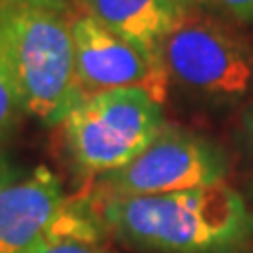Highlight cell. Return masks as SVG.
Here are the masks:
<instances>
[{"mask_svg": "<svg viewBox=\"0 0 253 253\" xmlns=\"http://www.w3.org/2000/svg\"><path fill=\"white\" fill-rule=\"evenodd\" d=\"M97 219L126 245L152 253H239L253 213L224 181L152 196L97 199Z\"/></svg>", "mask_w": 253, "mask_h": 253, "instance_id": "6da1fadb", "label": "cell"}, {"mask_svg": "<svg viewBox=\"0 0 253 253\" xmlns=\"http://www.w3.org/2000/svg\"><path fill=\"white\" fill-rule=\"evenodd\" d=\"M72 15L57 6L0 0V34L21 110L59 125L78 101Z\"/></svg>", "mask_w": 253, "mask_h": 253, "instance_id": "7a4b0ae2", "label": "cell"}, {"mask_svg": "<svg viewBox=\"0 0 253 253\" xmlns=\"http://www.w3.org/2000/svg\"><path fill=\"white\" fill-rule=\"evenodd\" d=\"M59 125L70 161L95 177L126 167L167 126L163 104L139 89L81 99Z\"/></svg>", "mask_w": 253, "mask_h": 253, "instance_id": "3957f363", "label": "cell"}, {"mask_svg": "<svg viewBox=\"0 0 253 253\" xmlns=\"http://www.w3.org/2000/svg\"><path fill=\"white\" fill-rule=\"evenodd\" d=\"M158 53L169 81L188 91L234 99L253 84V51L192 6L175 21Z\"/></svg>", "mask_w": 253, "mask_h": 253, "instance_id": "277c9868", "label": "cell"}, {"mask_svg": "<svg viewBox=\"0 0 253 253\" xmlns=\"http://www.w3.org/2000/svg\"><path fill=\"white\" fill-rule=\"evenodd\" d=\"M228 163L224 152L196 133L179 126L165 131L126 167L97 181V199L152 196L201 188L224 181Z\"/></svg>", "mask_w": 253, "mask_h": 253, "instance_id": "5b68a950", "label": "cell"}, {"mask_svg": "<svg viewBox=\"0 0 253 253\" xmlns=\"http://www.w3.org/2000/svg\"><path fill=\"white\" fill-rule=\"evenodd\" d=\"M70 26L78 99L106 91L139 89L165 104L171 81L161 55L125 41L84 13L72 15Z\"/></svg>", "mask_w": 253, "mask_h": 253, "instance_id": "8992f818", "label": "cell"}, {"mask_svg": "<svg viewBox=\"0 0 253 253\" xmlns=\"http://www.w3.org/2000/svg\"><path fill=\"white\" fill-rule=\"evenodd\" d=\"M57 234L97 239V221L68 201L57 175L41 167L0 186V253H26Z\"/></svg>", "mask_w": 253, "mask_h": 253, "instance_id": "52a82bcc", "label": "cell"}, {"mask_svg": "<svg viewBox=\"0 0 253 253\" xmlns=\"http://www.w3.org/2000/svg\"><path fill=\"white\" fill-rule=\"evenodd\" d=\"M76 4L104 28L150 53H158L165 36L190 9V0H76Z\"/></svg>", "mask_w": 253, "mask_h": 253, "instance_id": "ba28073f", "label": "cell"}, {"mask_svg": "<svg viewBox=\"0 0 253 253\" xmlns=\"http://www.w3.org/2000/svg\"><path fill=\"white\" fill-rule=\"evenodd\" d=\"M21 112L23 110H21L19 93H17V86H15L13 74H11L2 34H0V135H4L11 129Z\"/></svg>", "mask_w": 253, "mask_h": 253, "instance_id": "9c48e42d", "label": "cell"}, {"mask_svg": "<svg viewBox=\"0 0 253 253\" xmlns=\"http://www.w3.org/2000/svg\"><path fill=\"white\" fill-rule=\"evenodd\" d=\"M26 253H108V251L101 249L91 239H83V236H74V234H57L38 243L36 247H32Z\"/></svg>", "mask_w": 253, "mask_h": 253, "instance_id": "30bf717a", "label": "cell"}, {"mask_svg": "<svg viewBox=\"0 0 253 253\" xmlns=\"http://www.w3.org/2000/svg\"><path fill=\"white\" fill-rule=\"evenodd\" d=\"M213 2L236 19L253 21V0H213Z\"/></svg>", "mask_w": 253, "mask_h": 253, "instance_id": "8fae6325", "label": "cell"}, {"mask_svg": "<svg viewBox=\"0 0 253 253\" xmlns=\"http://www.w3.org/2000/svg\"><path fill=\"white\" fill-rule=\"evenodd\" d=\"M19 2H32V4L57 6V9H70V2H68V0H19Z\"/></svg>", "mask_w": 253, "mask_h": 253, "instance_id": "7c38bea8", "label": "cell"}, {"mask_svg": "<svg viewBox=\"0 0 253 253\" xmlns=\"http://www.w3.org/2000/svg\"><path fill=\"white\" fill-rule=\"evenodd\" d=\"M243 129H245L247 137L251 139V144H253V106L247 110V114H245V118H243Z\"/></svg>", "mask_w": 253, "mask_h": 253, "instance_id": "4fadbf2b", "label": "cell"}, {"mask_svg": "<svg viewBox=\"0 0 253 253\" xmlns=\"http://www.w3.org/2000/svg\"><path fill=\"white\" fill-rule=\"evenodd\" d=\"M6 179H9V167H6V161L2 158V154H0V186H2Z\"/></svg>", "mask_w": 253, "mask_h": 253, "instance_id": "5bb4252c", "label": "cell"}]
</instances>
